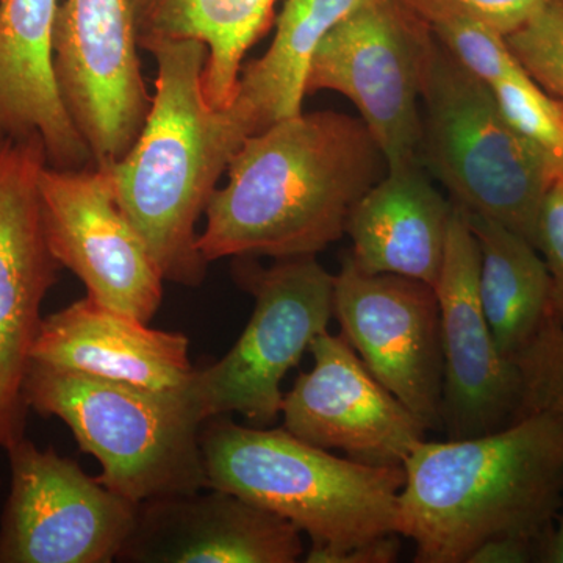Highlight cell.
Returning a JSON list of instances; mask_svg holds the SVG:
<instances>
[{
	"label": "cell",
	"instance_id": "obj_25",
	"mask_svg": "<svg viewBox=\"0 0 563 563\" xmlns=\"http://www.w3.org/2000/svg\"><path fill=\"white\" fill-rule=\"evenodd\" d=\"M510 122L543 152L555 176L563 179V102L540 90L531 79L492 87Z\"/></svg>",
	"mask_w": 563,
	"mask_h": 563
},
{
	"label": "cell",
	"instance_id": "obj_28",
	"mask_svg": "<svg viewBox=\"0 0 563 563\" xmlns=\"http://www.w3.org/2000/svg\"><path fill=\"white\" fill-rule=\"evenodd\" d=\"M536 247L551 276V314L563 324V179L555 174L540 209Z\"/></svg>",
	"mask_w": 563,
	"mask_h": 563
},
{
	"label": "cell",
	"instance_id": "obj_31",
	"mask_svg": "<svg viewBox=\"0 0 563 563\" xmlns=\"http://www.w3.org/2000/svg\"><path fill=\"white\" fill-rule=\"evenodd\" d=\"M542 562L563 563V509L561 517L558 518V526L553 528L544 543Z\"/></svg>",
	"mask_w": 563,
	"mask_h": 563
},
{
	"label": "cell",
	"instance_id": "obj_4",
	"mask_svg": "<svg viewBox=\"0 0 563 563\" xmlns=\"http://www.w3.org/2000/svg\"><path fill=\"white\" fill-rule=\"evenodd\" d=\"M207 487L231 492L291 521L312 547L346 550L399 536L404 466L336 457L280 429L247 428L229 415L203 422Z\"/></svg>",
	"mask_w": 563,
	"mask_h": 563
},
{
	"label": "cell",
	"instance_id": "obj_19",
	"mask_svg": "<svg viewBox=\"0 0 563 563\" xmlns=\"http://www.w3.org/2000/svg\"><path fill=\"white\" fill-rule=\"evenodd\" d=\"M453 210L421 163L387 169L347 217L351 258L363 272L396 274L435 287Z\"/></svg>",
	"mask_w": 563,
	"mask_h": 563
},
{
	"label": "cell",
	"instance_id": "obj_13",
	"mask_svg": "<svg viewBox=\"0 0 563 563\" xmlns=\"http://www.w3.org/2000/svg\"><path fill=\"white\" fill-rule=\"evenodd\" d=\"M40 196L47 243L62 268L76 274L95 301L150 322L165 279L118 203L109 169L47 165Z\"/></svg>",
	"mask_w": 563,
	"mask_h": 563
},
{
	"label": "cell",
	"instance_id": "obj_6",
	"mask_svg": "<svg viewBox=\"0 0 563 563\" xmlns=\"http://www.w3.org/2000/svg\"><path fill=\"white\" fill-rule=\"evenodd\" d=\"M420 162L474 217L498 222L536 246L537 222L554 172L543 152L435 38L421 92Z\"/></svg>",
	"mask_w": 563,
	"mask_h": 563
},
{
	"label": "cell",
	"instance_id": "obj_2",
	"mask_svg": "<svg viewBox=\"0 0 563 563\" xmlns=\"http://www.w3.org/2000/svg\"><path fill=\"white\" fill-rule=\"evenodd\" d=\"M404 472L398 532L413 540L415 562L466 563L503 536L547 543L563 503V413H529L473 439L422 440Z\"/></svg>",
	"mask_w": 563,
	"mask_h": 563
},
{
	"label": "cell",
	"instance_id": "obj_27",
	"mask_svg": "<svg viewBox=\"0 0 563 563\" xmlns=\"http://www.w3.org/2000/svg\"><path fill=\"white\" fill-rule=\"evenodd\" d=\"M428 21L437 14H461L507 36L539 9L542 0H402Z\"/></svg>",
	"mask_w": 563,
	"mask_h": 563
},
{
	"label": "cell",
	"instance_id": "obj_9",
	"mask_svg": "<svg viewBox=\"0 0 563 563\" xmlns=\"http://www.w3.org/2000/svg\"><path fill=\"white\" fill-rule=\"evenodd\" d=\"M5 454L10 493L0 517V563L117 561L135 528L139 504L25 437Z\"/></svg>",
	"mask_w": 563,
	"mask_h": 563
},
{
	"label": "cell",
	"instance_id": "obj_29",
	"mask_svg": "<svg viewBox=\"0 0 563 563\" xmlns=\"http://www.w3.org/2000/svg\"><path fill=\"white\" fill-rule=\"evenodd\" d=\"M398 533L355 543L346 550L331 551L312 547L303 561L309 563H393L398 561L401 543Z\"/></svg>",
	"mask_w": 563,
	"mask_h": 563
},
{
	"label": "cell",
	"instance_id": "obj_16",
	"mask_svg": "<svg viewBox=\"0 0 563 563\" xmlns=\"http://www.w3.org/2000/svg\"><path fill=\"white\" fill-rule=\"evenodd\" d=\"M202 490L139 504L135 528L117 561L295 563L302 558L301 531L291 521L231 492Z\"/></svg>",
	"mask_w": 563,
	"mask_h": 563
},
{
	"label": "cell",
	"instance_id": "obj_14",
	"mask_svg": "<svg viewBox=\"0 0 563 563\" xmlns=\"http://www.w3.org/2000/svg\"><path fill=\"white\" fill-rule=\"evenodd\" d=\"M481 254L468 218L454 206L435 291L443 351L442 422L448 439L501 431L520 420L523 387L504 357L479 298Z\"/></svg>",
	"mask_w": 563,
	"mask_h": 563
},
{
	"label": "cell",
	"instance_id": "obj_22",
	"mask_svg": "<svg viewBox=\"0 0 563 563\" xmlns=\"http://www.w3.org/2000/svg\"><path fill=\"white\" fill-rule=\"evenodd\" d=\"M466 218L479 246L481 306L496 346L512 361L553 317L550 272L523 236L485 218Z\"/></svg>",
	"mask_w": 563,
	"mask_h": 563
},
{
	"label": "cell",
	"instance_id": "obj_8",
	"mask_svg": "<svg viewBox=\"0 0 563 563\" xmlns=\"http://www.w3.org/2000/svg\"><path fill=\"white\" fill-rule=\"evenodd\" d=\"M433 44L428 22L402 0H366L321 41L306 95L351 99L387 169L421 163V92Z\"/></svg>",
	"mask_w": 563,
	"mask_h": 563
},
{
	"label": "cell",
	"instance_id": "obj_30",
	"mask_svg": "<svg viewBox=\"0 0 563 563\" xmlns=\"http://www.w3.org/2000/svg\"><path fill=\"white\" fill-rule=\"evenodd\" d=\"M544 543L520 536H503L487 540L476 548L466 563L542 562Z\"/></svg>",
	"mask_w": 563,
	"mask_h": 563
},
{
	"label": "cell",
	"instance_id": "obj_12",
	"mask_svg": "<svg viewBox=\"0 0 563 563\" xmlns=\"http://www.w3.org/2000/svg\"><path fill=\"white\" fill-rule=\"evenodd\" d=\"M333 317L366 368L428 428L443 429V351L435 287L363 272L347 255L333 276Z\"/></svg>",
	"mask_w": 563,
	"mask_h": 563
},
{
	"label": "cell",
	"instance_id": "obj_15",
	"mask_svg": "<svg viewBox=\"0 0 563 563\" xmlns=\"http://www.w3.org/2000/svg\"><path fill=\"white\" fill-rule=\"evenodd\" d=\"M309 351L313 368L284 395L282 428L352 461L404 466L428 428L374 377L343 335L321 333Z\"/></svg>",
	"mask_w": 563,
	"mask_h": 563
},
{
	"label": "cell",
	"instance_id": "obj_21",
	"mask_svg": "<svg viewBox=\"0 0 563 563\" xmlns=\"http://www.w3.org/2000/svg\"><path fill=\"white\" fill-rule=\"evenodd\" d=\"M366 0H287L269 49L240 73L232 109L252 135L302 113L307 73L324 36Z\"/></svg>",
	"mask_w": 563,
	"mask_h": 563
},
{
	"label": "cell",
	"instance_id": "obj_10",
	"mask_svg": "<svg viewBox=\"0 0 563 563\" xmlns=\"http://www.w3.org/2000/svg\"><path fill=\"white\" fill-rule=\"evenodd\" d=\"M47 165L40 136L0 139V453L25 437L24 384L41 306L62 269L41 211L40 176Z\"/></svg>",
	"mask_w": 563,
	"mask_h": 563
},
{
	"label": "cell",
	"instance_id": "obj_23",
	"mask_svg": "<svg viewBox=\"0 0 563 563\" xmlns=\"http://www.w3.org/2000/svg\"><path fill=\"white\" fill-rule=\"evenodd\" d=\"M426 22L455 60L490 87L529 79L501 33L461 14H437Z\"/></svg>",
	"mask_w": 563,
	"mask_h": 563
},
{
	"label": "cell",
	"instance_id": "obj_26",
	"mask_svg": "<svg viewBox=\"0 0 563 563\" xmlns=\"http://www.w3.org/2000/svg\"><path fill=\"white\" fill-rule=\"evenodd\" d=\"M512 361L523 387L520 418L542 410L563 413V324L548 318L536 339Z\"/></svg>",
	"mask_w": 563,
	"mask_h": 563
},
{
	"label": "cell",
	"instance_id": "obj_20",
	"mask_svg": "<svg viewBox=\"0 0 563 563\" xmlns=\"http://www.w3.org/2000/svg\"><path fill=\"white\" fill-rule=\"evenodd\" d=\"M136 41L151 51L168 41L206 44L202 90L214 109L232 106L246 52L268 33L276 0H129Z\"/></svg>",
	"mask_w": 563,
	"mask_h": 563
},
{
	"label": "cell",
	"instance_id": "obj_18",
	"mask_svg": "<svg viewBox=\"0 0 563 563\" xmlns=\"http://www.w3.org/2000/svg\"><path fill=\"white\" fill-rule=\"evenodd\" d=\"M60 0H0V139L36 135L52 168L95 165L55 80L52 36Z\"/></svg>",
	"mask_w": 563,
	"mask_h": 563
},
{
	"label": "cell",
	"instance_id": "obj_7",
	"mask_svg": "<svg viewBox=\"0 0 563 563\" xmlns=\"http://www.w3.org/2000/svg\"><path fill=\"white\" fill-rule=\"evenodd\" d=\"M233 273L254 296V312L221 361L196 369L191 387L206 420L236 412L255 428H265L280 417L285 374L328 332L333 276L314 255L280 258L269 268L240 257Z\"/></svg>",
	"mask_w": 563,
	"mask_h": 563
},
{
	"label": "cell",
	"instance_id": "obj_5",
	"mask_svg": "<svg viewBox=\"0 0 563 563\" xmlns=\"http://www.w3.org/2000/svg\"><path fill=\"white\" fill-rule=\"evenodd\" d=\"M24 398L29 410L65 422L101 463L96 477L133 503L207 488V420L191 384L155 390L32 362Z\"/></svg>",
	"mask_w": 563,
	"mask_h": 563
},
{
	"label": "cell",
	"instance_id": "obj_17",
	"mask_svg": "<svg viewBox=\"0 0 563 563\" xmlns=\"http://www.w3.org/2000/svg\"><path fill=\"white\" fill-rule=\"evenodd\" d=\"M32 362L155 390L187 387L196 373L187 335L152 329L88 295L43 318Z\"/></svg>",
	"mask_w": 563,
	"mask_h": 563
},
{
	"label": "cell",
	"instance_id": "obj_11",
	"mask_svg": "<svg viewBox=\"0 0 563 563\" xmlns=\"http://www.w3.org/2000/svg\"><path fill=\"white\" fill-rule=\"evenodd\" d=\"M129 0H63L52 36L55 80L96 166L120 162L150 114Z\"/></svg>",
	"mask_w": 563,
	"mask_h": 563
},
{
	"label": "cell",
	"instance_id": "obj_1",
	"mask_svg": "<svg viewBox=\"0 0 563 563\" xmlns=\"http://www.w3.org/2000/svg\"><path fill=\"white\" fill-rule=\"evenodd\" d=\"M384 163L357 118H285L247 136L233 155L228 185L207 206L199 252L207 263L317 255L342 239L352 207L380 179Z\"/></svg>",
	"mask_w": 563,
	"mask_h": 563
},
{
	"label": "cell",
	"instance_id": "obj_3",
	"mask_svg": "<svg viewBox=\"0 0 563 563\" xmlns=\"http://www.w3.org/2000/svg\"><path fill=\"white\" fill-rule=\"evenodd\" d=\"M150 52L157 79L143 131L124 158L101 168L109 169L118 203L163 279L198 287L209 263L199 252L196 224L251 133L232 107L207 102L206 44L168 41Z\"/></svg>",
	"mask_w": 563,
	"mask_h": 563
},
{
	"label": "cell",
	"instance_id": "obj_24",
	"mask_svg": "<svg viewBox=\"0 0 563 563\" xmlns=\"http://www.w3.org/2000/svg\"><path fill=\"white\" fill-rule=\"evenodd\" d=\"M506 41L529 79L563 102V0H542Z\"/></svg>",
	"mask_w": 563,
	"mask_h": 563
}]
</instances>
